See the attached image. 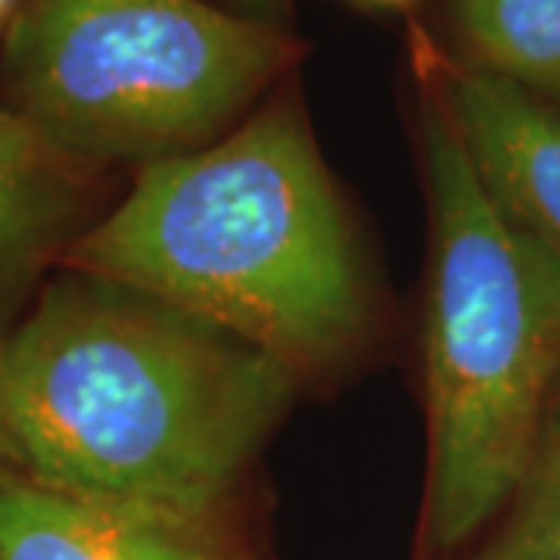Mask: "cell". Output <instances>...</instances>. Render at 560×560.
I'll list each match as a JSON object with an SVG mask.
<instances>
[{"label": "cell", "instance_id": "12", "mask_svg": "<svg viewBox=\"0 0 560 560\" xmlns=\"http://www.w3.org/2000/svg\"><path fill=\"white\" fill-rule=\"evenodd\" d=\"M7 470H20V464H16V452L7 440V430H3V420H0V474H7Z\"/></svg>", "mask_w": 560, "mask_h": 560}, {"label": "cell", "instance_id": "14", "mask_svg": "<svg viewBox=\"0 0 560 560\" xmlns=\"http://www.w3.org/2000/svg\"><path fill=\"white\" fill-rule=\"evenodd\" d=\"M10 3H13V0H0V16H3V13L10 10Z\"/></svg>", "mask_w": 560, "mask_h": 560}, {"label": "cell", "instance_id": "13", "mask_svg": "<svg viewBox=\"0 0 560 560\" xmlns=\"http://www.w3.org/2000/svg\"><path fill=\"white\" fill-rule=\"evenodd\" d=\"M364 3H377V7H401L408 0H364Z\"/></svg>", "mask_w": 560, "mask_h": 560}, {"label": "cell", "instance_id": "6", "mask_svg": "<svg viewBox=\"0 0 560 560\" xmlns=\"http://www.w3.org/2000/svg\"><path fill=\"white\" fill-rule=\"evenodd\" d=\"M0 560H231L212 521L79 499L0 474Z\"/></svg>", "mask_w": 560, "mask_h": 560}, {"label": "cell", "instance_id": "8", "mask_svg": "<svg viewBox=\"0 0 560 560\" xmlns=\"http://www.w3.org/2000/svg\"><path fill=\"white\" fill-rule=\"evenodd\" d=\"M455 22L482 72L560 101V0H455Z\"/></svg>", "mask_w": 560, "mask_h": 560}, {"label": "cell", "instance_id": "1", "mask_svg": "<svg viewBox=\"0 0 560 560\" xmlns=\"http://www.w3.org/2000/svg\"><path fill=\"white\" fill-rule=\"evenodd\" d=\"M296 377L212 320L72 268L0 337V420L50 489L215 521Z\"/></svg>", "mask_w": 560, "mask_h": 560}, {"label": "cell", "instance_id": "11", "mask_svg": "<svg viewBox=\"0 0 560 560\" xmlns=\"http://www.w3.org/2000/svg\"><path fill=\"white\" fill-rule=\"evenodd\" d=\"M234 3H237V13H243V16L271 22V25H278L280 16L287 13V0H234Z\"/></svg>", "mask_w": 560, "mask_h": 560}, {"label": "cell", "instance_id": "10", "mask_svg": "<svg viewBox=\"0 0 560 560\" xmlns=\"http://www.w3.org/2000/svg\"><path fill=\"white\" fill-rule=\"evenodd\" d=\"M545 460H560V399L551 401V411H548V420H545L536 464H545Z\"/></svg>", "mask_w": 560, "mask_h": 560}, {"label": "cell", "instance_id": "7", "mask_svg": "<svg viewBox=\"0 0 560 560\" xmlns=\"http://www.w3.org/2000/svg\"><path fill=\"white\" fill-rule=\"evenodd\" d=\"M75 168L13 106H0V308L57 246L75 209Z\"/></svg>", "mask_w": 560, "mask_h": 560}, {"label": "cell", "instance_id": "3", "mask_svg": "<svg viewBox=\"0 0 560 560\" xmlns=\"http://www.w3.org/2000/svg\"><path fill=\"white\" fill-rule=\"evenodd\" d=\"M430 194L427 533L455 548L517 499L560 371V261L482 184L440 91L420 109Z\"/></svg>", "mask_w": 560, "mask_h": 560}, {"label": "cell", "instance_id": "5", "mask_svg": "<svg viewBox=\"0 0 560 560\" xmlns=\"http://www.w3.org/2000/svg\"><path fill=\"white\" fill-rule=\"evenodd\" d=\"M482 184L560 261V113L482 69H448L440 84Z\"/></svg>", "mask_w": 560, "mask_h": 560}, {"label": "cell", "instance_id": "9", "mask_svg": "<svg viewBox=\"0 0 560 560\" xmlns=\"http://www.w3.org/2000/svg\"><path fill=\"white\" fill-rule=\"evenodd\" d=\"M511 521L470 560H560V460L529 470Z\"/></svg>", "mask_w": 560, "mask_h": 560}, {"label": "cell", "instance_id": "4", "mask_svg": "<svg viewBox=\"0 0 560 560\" xmlns=\"http://www.w3.org/2000/svg\"><path fill=\"white\" fill-rule=\"evenodd\" d=\"M296 57L278 25L206 0H28L3 81L72 162L150 165L219 140Z\"/></svg>", "mask_w": 560, "mask_h": 560}, {"label": "cell", "instance_id": "2", "mask_svg": "<svg viewBox=\"0 0 560 560\" xmlns=\"http://www.w3.org/2000/svg\"><path fill=\"white\" fill-rule=\"evenodd\" d=\"M69 265L212 320L296 374L349 355L368 324L352 221L290 106L140 165Z\"/></svg>", "mask_w": 560, "mask_h": 560}]
</instances>
